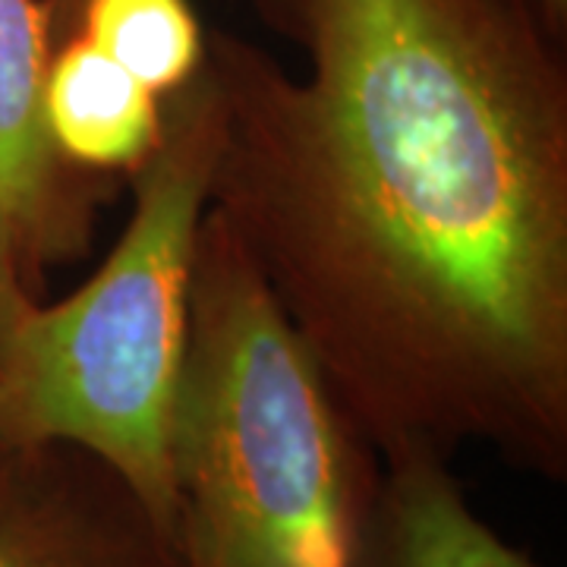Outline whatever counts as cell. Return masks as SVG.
<instances>
[{
    "label": "cell",
    "instance_id": "cell-1",
    "mask_svg": "<svg viewBox=\"0 0 567 567\" xmlns=\"http://www.w3.org/2000/svg\"><path fill=\"white\" fill-rule=\"evenodd\" d=\"M212 32L208 212L382 464L567 476V66L539 0H249Z\"/></svg>",
    "mask_w": 567,
    "mask_h": 567
},
{
    "label": "cell",
    "instance_id": "cell-2",
    "mask_svg": "<svg viewBox=\"0 0 567 567\" xmlns=\"http://www.w3.org/2000/svg\"><path fill=\"white\" fill-rule=\"evenodd\" d=\"M171 454L183 527L227 567H353L375 454L227 224L205 208Z\"/></svg>",
    "mask_w": 567,
    "mask_h": 567
},
{
    "label": "cell",
    "instance_id": "cell-3",
    "mask_svg": "<svg viewBox=\"0 0 567 567\" xmlns=\"http://www.w3.org/2000/svg\"><path fill=\"white\" fill-rule=\"evenodd\" d=\"M167 99L162 140L133 167L136 208L121 240L76 293L25 312L0 369V401L10 445L82 447L162 524L183 529L171 429L218 121L203 66Z\"/></svg>",
    "mask_w": 567,
    "mask_h": 567
},
{
    "label": "cell",
    "instance_id": "cell-4",
    "mask_svg": "<svg viewBox=\"0 0 567 567\" xmlns=\"http://www.w3.org/2000/svg\"><path fill=\"white\" fill-rule=\"evenodd\" d=\"M0 567H189V551L102 457L13 442L0 445Z\"/></svg>",
    "mask_w": 567,
    "mask_h": 567
},
{
    "label": "cell",
    "instance_id": "cell-5",
    "mask_svg": "<svg viewBox=\"0 0 567 567\" xmlns=\"http://www.w3.org/2000/svg\"><path fill=\"white\" fill-rule=\"evenodd\" d=\"M51 3L0 0V218L22 271L80 252L85 203L44 123Z\"/></svg>",
    "mask_w": 567,
    "mask_h": 567
},
{
    "label": "cell",
    "instance_id": "cell-6",
    "mask_svg": "<svg viewBox=\"0 0 567 567\" xmlns=\"http://www.w3.org/2000/svg\"><path fill=\"white\" fill-rule=\"evenodd\" d=\"M353 567H536L470 507L447 461L382 464Z\"/></svg>",
    "mask_w": 567,
    "mask_h": 567
},
{
    "label": "cell",
    "instance_id": "cell-7",
    "mask_svg": "<svg viewBox=\"0 0 567 567\" xmlns=\"http://www.w3.org/2000/svg\"><path fill=\"white\" fill-rule=\"evenodd\" d=\"M162 95L126 73L85 35L51 54L44 80V123L73 167H140L162 140Z\"/></svg>",
    "mask_w": 567,
    "mask_h": 567
},
{
    "label": "cell",
    "instance_id": "cell-8",
    "mask_svg": "<svg viewBox=\"0 0 567 567\" xmlns=\"http://www.w3.org/2000/svg\"><path fill=\"white\" fill-rule=\"evenodd\" d=\"M82 35L155 95L203 66L205 35L189 0H80Z\"/></svg>",
    "mask_w": 567,
    "mask_h": 567
},
{
    "label": "cell",
    "instance_id": "cell-9",
    "mask_svg": "<svg viewBox=\"0 0 567 567\" xmlns=\"http://www.w3.org/2000/svg\"><path fill=\"white\" fill-rule=\"evenodd\" d=\"M32 293L25 287V271L20 262V249L13 244V234L0 218V369L7 360V350L13 344V334L32 309Z\"/></svg>",
    "mask_w": 567,
    "mask_h": 567
},
{
    "label": "cell",
    "instance_id": "cell-10",
    "mask_svg": "<svg viewBox=\"0 0 567 567\" xmlns=\"http://www.w3.org/2000/svg\"><path fill=\"white\" fill-rule=\"evenodd\" d=\"M183 533H186V551H189V567H227L221 558H218V555H215V551L208 548V543H203V539H199L196 533H189L186 527H183Z\"/></svg>",
    "mask_w": 567,
    "mask_h": 567
},
{
    "label": "cell",
    "instance_id": "cell-11",
    "mask_svg": "<svg viewBox=\"0 0 567 567\" xmlns=\"http://www.w3.org/2000/svg\"><path fill=\"white\" fill-rule=\"evenodd\" d=\"M543 3V10H546L548 22L558 29V32H565V20H567V0H539Z\"/></svg>",
    "mask_w": 567,
    "mask_h": 567
},
{
    "label": "cell",
    "instance_id": "cell-12",
    "mask_svg": "<svg viewBox=\"0 0 567 567\" xmlns=\"http://www.w3.org/2000/svg\"><path fill=\"white\" fill-rule=\"evenodd\" d=\"M0 445H10V439H7V416H3V401H0Z\"/></svg>",
    "mask_w": 567,
    "mask_h": 567
},
{
    "label": "cell",
    "instance_id": "cell-13",
    "mask_svg": "<svg viewBox=\"0 0 567 567\" xmlns=\"http://www.w3.org/2000/svg\"><path fill=\"white\" fill-rule=\"evenodd\" d=\"M58 3H61V7H76L80 0H58Z\"/></svg>",
    "mask_w": 567,
    "mask_h": 567
}]
</instances>
